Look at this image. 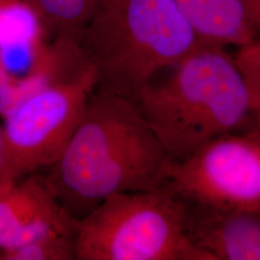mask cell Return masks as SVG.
Returning <instances> with one entry per match:
<instances>
[{"mask_svg":"<svg viewBox=\"0 0 260 260\" xmlns=\"http://www.w3.org/2000/svg\"><path fill=\"white\" fill-rule=\"evenodd\" d=\"M34 10L45 33L55 37H78L101 0H24Z\"/></svg>","mask_w":260,"mask_h":260,"instance_id":"30bf717a","label":"cell"},{"mask_svg":"<svg viewBox=\"0 0 260 260\" xmlns=\"http://www.w3.org/2000/svg\"><path fill=\"white\" fill-rule=\"evenodd\" d=\"M75 236L72 232L47 233L2 251L0 260H75Z\"/></svg>","mask_w":260,"mask_h":260,"instance_id":"8fae6325","label":"cell"},{"mask_svg":"<svg viewBox=\"0 0 260 260\" xmlns=\"http://www.w3.org/2000/svg\"><path fill=\"white\" fill-rule=\"evenodd\" d=\"M188 207L191 236L210 260H260V208L211 213Z\"/></svg>","mask_w":260,"mask_h":260,"instance_id":"ba28073f","label":"cell"},{"mask_svg":"<svg viewBox=\"0 0 260 260\" xmlns=\"http://www.w3.org/2000/svg\"><path fill=\"white\" fill-rule=\"evenodd\" d=\"M94 89L92 67L75 57L57 66L45 83L4 117L0 189L55 164Z\"/></svg>","mask_w":260,"mask_h":260,"instance_id":"5b68a950","label":"cell"},{"mask_svg":"<svg viewBox=\"0 0 260 260\" xmlns=\"http://www.w3.org/2000/svg\"><path fill=\"white\" fill-rule=\"evenodd\" d=\"M251 25L256 32L260 33V0H244Z\"/></svg>","mask_w":260,"mask_h":260,"instance_id":"5bb4252c","label":"cell"},{"mask_svg":"<svg viewBox=\"0 0 260 260\" xmlns=\"http://www.w3.org/2000/svg\"><path fill=\"white\" fill-rule=\"evenodd\" d=\"M203 44L240 48L256 41L244 0H176Z\"/></svg>","mask_w":260,"mask_h":260,"instance_id":"9c48e42d","label":"cell"},{"mask_svg":"<svg viewBox=\"0 0 260 260\" xmlns=\"http://www.w3.org/2000/svg\"><path fill=\"white\" fill-rule=\"evenodd\" d=\"M3 169V138H2V124H0V180Z\"/></svg>","mask_w":260,"mask_h":260,"instance_id":"9a60e30c","label":"cell"},{"mask_svg":"<svg viewBox=\"0 0 260 260\" xmlns=\"http://www.w3.org/2000/svg\"><path fill=\"white\" fill-rule=\"evenodd\" d=\"M75 40L95 89L131 101L203 45L176 0H101Z\"/></svg>","mask_w":260,"mask_h":260,"instance_id":"3957f363","label":"cell"},{"mask_svg":"<svg viewBox=\"0 0 260 260\" xmlns=\"http://www.w3.org/2000/svg\"><path fill=\"white\" fill-rule=\"evenodd\" d=\"M132 102L173 162L223 134L246 127L257 111L237 64L224 47L203 44Z\"/></svg>","mask_w":260,"mask_h":260,"instance_id":"7a4b0ae2","label":"cell"},{"mask_svg":"<svg viewBox=\"0 0 260 260\" xmlns=\"http://www.w3.org/2000/svg\"><path fill=\"white\" fill-rule=\"evenodd\" d=\"M166 187L190 207L211 213L260 208V109L241 129L173 162Z\"/></svg>","mask_w":260,"mask_h":260,"instance_id":"8992f818","label":"cell"},{"mask_svg":"<svg viewBox=\"0 0 260 260\" xmlns=\"http://www.w3.org/2000/svg\"><path fill=\"white\" fill-rule=\"evenodd\" d=\"M172 163L131 100L94 89L46 176L78 220L109 196L165 187Z\"/></svg>","mask_w":260,"mask_h":260,"instance_id":"6da1fadb","label":"cell"},{"mask_svg":"<svg viewBox=\"0 0 260 260\" xmlns=\"http://www.w3.org/2000/svg\"><path fill=\"white\" fill-rule=\"evenodd\" d=\"M75 260H210L185 202L168 187L109 196L78 219Z\"/></svg>","mask_w":260,"mask_h":260,"instance_id":"277c9868","label":"cell"},{"mask_svg":"<svg viewBox=\"0 0 260 260\" xmlns=\"http://www.w3.org/2000/svg\"><path fill=\"white\" fill-rule=\"evenodd\" d=\"M16 79L17 78L12 75L8 67L0 57V113L16 82Z\"/></svg>","mask_w":260,"mask_h":260,"instance_id":"4fadbf2b","label":"cell"},{"mask_svg":"<svg viewBox=\"0 0 260 260\" xmlns=\"http://www.w3.org/2000/svg\"><path fill=\"white\" fill-rule=\"evenodd\" d=\"M76 222L40 172L0 189V254L47 233H75Z\"/></svg>","mask_w":260,"mask_h":260,"instance_id":"52a82bcc","label":"cell"},{"mask_svg":"<svg viewBox=\"0 0 260 260\" xmlns=\"http://www.w3.org/2000/svg\"><path fill=\"white\" fill-rule=\"evenodd\" d=\"M235 60L241 70L256 108L260 109V42L238 48Z\"/></svg>","mask_w":260,"mask_h":260,"instance_id":"7c38bea8","label":"cell"}]
</instances>
